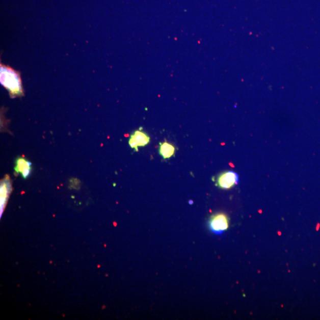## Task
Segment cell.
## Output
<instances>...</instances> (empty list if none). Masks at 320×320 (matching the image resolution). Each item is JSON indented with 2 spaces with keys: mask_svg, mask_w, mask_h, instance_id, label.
Returning a JSON list of instances; mask_svg holds the SVG:
<instances>
[{
  "mask_svg": "<svg viewBox=\"0 0 320 320\" xmlns=\"http://www.w3.org/2000/svg\"><path fill=\"white\" fill-rule=\"evenodd\" d=\"M0 82L9 91L11 96H20L23 94L22 84L20 75L13 68L1 65Z\"/></svg>",
  "mask_w": 320,
  "mask_h": 320,
  "instance_id": "1",
  "label": "cell"
},
{
  "mask_svg": "<svg viewBox=\"0 0 320 320\" xmlns=\"http://www.w3.org/2000/svg\"><path fill=\"white\" fill-rule=\"evenodd\" d=\"M210 230L217 234H221L229 227V218L226 214L218 213L213 215L208 222Z\"/></svg>",
  "mask_w": 320,
  "mask_h": 320,
  "instance_id": "2",
  "label": "cell"
},
{
  "mask_svg": "<svg viewBox=\"0 0 320 320\" xmlns=\"http://www.w3.org/2000/svg\"><path fill=\"white\" fill-rule=\"evenodd\" d=\"M239 182V177L232 171H227L220 174L217 177V186L223 189H230Z\"/></svg>",
  "mask_w": 320,
  "mask_h": 320,
  "instance_id": "3",
  "label": "cell"
},
{
  "mask_svg": "<svg viewBox=\"0 0 320 320\" xmlns=\"http://www.w3.org/2000/svg\"><path fill=\"white\" fill-rule=\"evenodd\" d=\"M150 143V136L141 129L136 130L129 140V146L136 151H138V148L145 147Z\"/></svg>",
  "mask_w": 320,
  "mask_h": 320,
  "instance_id": "4",
  "label": "cell"
},
{
  "mask_svg": "<svg viewBox=\"0 0 320 320\" xmlns=\"http://www.w3.org/2000/svg\"><path fill=\"white\" fill-rule=\"evenodd\" d=\"M12 190V182L8 175L2 180L0 193H1V214L5 209L7 201Z\"/></svg>",
  "mask_w": 320,
  "mask_h": 320,
  "instance_id": "5",
  "label": "cell"
},
{
  "mask_svg": "<svg viewBox=\"0 0 320 320\" xmlns=\"http://www.w3.org/2000/svg\"><path fill=\"white\" fill-rule=\"evenodd\" d=\"M14 171L17 174H20L23 179H27L32 171V163L28 160L20 157L16 159Z\"/></svg>",
  "mask_w": 320,
  "mask_h": 320,
  "instance_id": "6",
  "label": "cell"
},
{
  "mask_svg": "<svg viewBox=\"0 0 320 320\" xmlns=\"http://www.w3.org/2000/svg\"><path fill=\"white\" fill-rule=\"evenodd\" d=\"M176 148L167 141L159 143V154L164 159H169L175 154Z\"/></svg>",
  "mask_w": 320,
  "mask_h": 320,
  "instance_id": "7",
  "label": "cell"
}]
</instances>
